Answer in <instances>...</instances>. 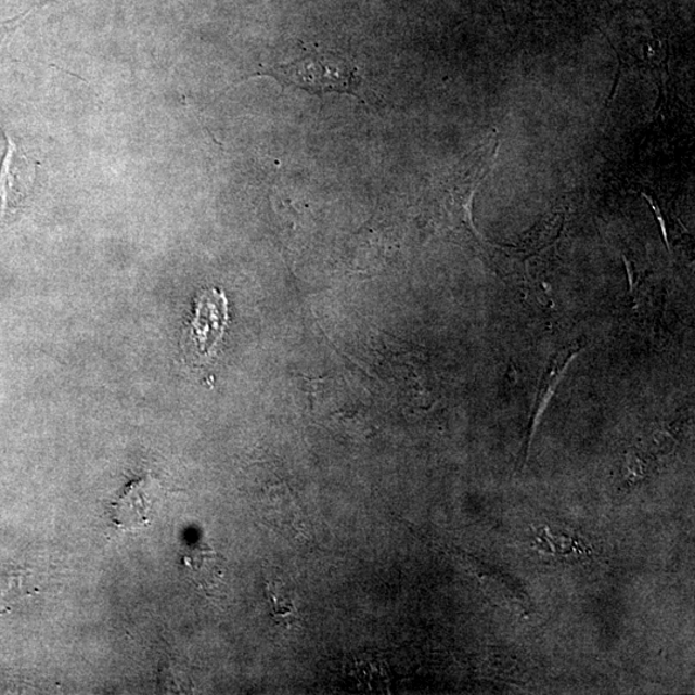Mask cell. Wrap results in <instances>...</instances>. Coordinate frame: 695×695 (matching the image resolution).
I'll list each match as a JSON object with an SVG mask.
<instances>
[{
	"label": "cell",
	"mask_w": 695,
	"mask_h": 695,
	"mask_svg": "<svg viewBox=\"0 0 695 695\" xmlns=\"http://www.w3.org/2000/svg\"><path fill=\"white\" fill-rule=\"evenodd\" d=\"M263 74L278 79L282 86H294L316 95L344 93L360 98L358 89L362 79L358 68L332 52L308 50L303 56L274 65Z\"/></svg>",
	"instance_id": "obj_1"
},
{
	"label": "cell",
	"mask_w": 695,
	"mask_h": 695,
	"mask_svg": "<svg viewBox=\"0 0 695 695\" xmlns=\"http://www.w3.org/2000/svg\"><path fill=\"white\" fill-rule=\"evenodd\" d=\"M227 321H229V303L224 293L208 288L200 294L188 334L190 353L197 358L213 356L217 344L223 338Z\"/></svg>",
	"instance_id": "obj_2"
},
{
	"label": "cell",
	"mask_w": 695,
	"mask_h": 695,
	"mask_svg": "<svg viewBox=\"0 0 695 695\" xmlns=\"http://www.w3.org/2000/svg\"><path fill=\"white\" fill-rule=\"evenodd\" d=\"M7 137V151L0 165V216L15 213L29 197L38 164L27 157L16 141Z\"/></svg>",
	"instance_id": "obj_3"
},
{
	"label": "cell",
	"mask_w": 695,
	"mask_h": 695,
	"mask_svg": "<svg viewBox=\"0 0 695 695\" xmlns=\"http://www.w3.org/2000/svg\"><path fill=\"white\" fill-rule=\"evenodd\" d=\"M154 492V479L149 476L130 481L110 507V520L115 527L127 531L147 527L151 523Z\"/></svg>",
	"instance_id": "obj_4"
},
{
	"label": "cell",
	"mask_w": 695,
	"mask_h": 695,
	"mask_svg": "<svg viewBox=\"0 0 695 695\" xmlns=\"http://www.w3.org/2000/svg\"><path fill=\"white\" fill-rule=\"evenodd\" d=\"M179 567L190 583L211 595L223 582L226 561L202 541L185 546L179 554Z\"/></svg>",
	"instance_id": "obj_5"
},
{
	"label": "cell",
	"mask_w": 695,
	"mask_h": 695,
	"mask_svg": "<svg viewBox=\"0 0 695 695\" xmlns=\"http://www.w3.org/2000/svg\"><path fill=\"white\" fill-rule=\"evenodd\" d=\"M266 595L271 605L272 616L276 618L279 623L288 626L297 622V605L284 583L280 581L267 582Z\"/></svg>",
	"instance_id": "obj_6"
},
{
	"label": "cell",
	"mask_w": 695,
	"mask_h": 695,
	"mask_svg": "<svg viewBox=\"0 0 695 695\" xmlns=\"http://www.w3.org/2000/svg\"><path fill=\"white\" fill-rule=\"evenodd\" d=\"M23 580L24 577L18 575L0 578V615L9 614L27 595Z\"/></svg>",
	"instance_id": "obj_7"
}]
</instances>
